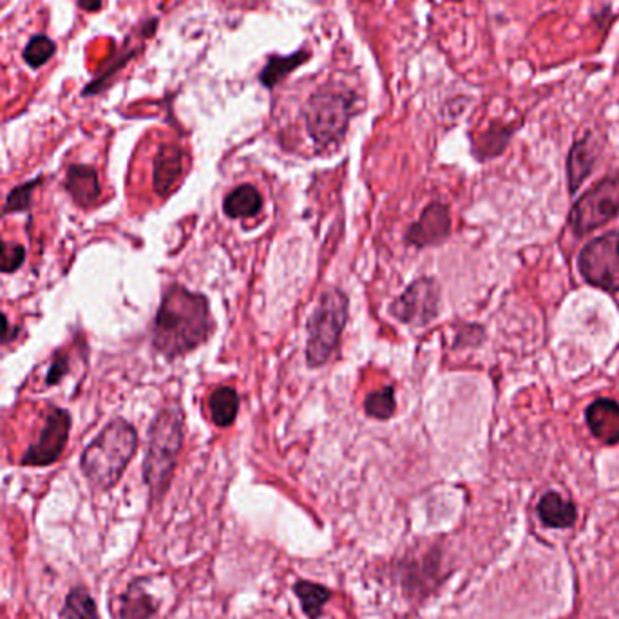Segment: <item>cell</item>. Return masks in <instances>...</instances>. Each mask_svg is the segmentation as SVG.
I'll return each instance as SVG.
<instances>
[{
	"label": "cell",
	"instance_id": "cell-1",
	"mask_svg": "<svg viewBox=\"0 0 619 619\" xmlns=\"http://www.w3.org/2000/svg\"><path fill=\"white\" fill-rule=\"evenodd\" d=\"M209 334V301L185 286H171L154 319V348L172 359L196 350Z\"/></svg>",
	"mask_w": 619,
	"mask_h": 619
},
{
	"label": "cell",
	"instance_id": "cell-2",
	"mask_svg": "<svg viewBox=\"0 0 619 619\" xmlns=\"http://www.w3.org/2000/svg\"><path fill=\"white\" fill-rule=\"evenodd\" d=\"M138 449V433L124 419L111 420L82 453L80 467L100 491H109L124 477Z\"/></svg>",
	"mask_w": 619,
	"mask_h": 619
},
{
	"label": "cell",
	"instance_id": "cell-3",
	"mask_svg": "<svg viewBox=\"0 0 619 619\" xmlns=\"http://www.w3.org/2000/svg\"><path fill=\"white\" fill-rule=\"evenodd\" d=\"M181 444L183 413L178 408L160 411L149 429V446L143 460V480L153 504H160L169 491Z\"/></svg>",
	"mask_w": 619,
	"mask_h": 619
},
{
	"label": "cell",
	"instance_id": "cell-4",
	"mask_svg": "<svg viewBox=\"0 0 619 619\" xmlns=\"http://www.w3.org/2000/svg\"><path fill=\"white\" fill-rule=\"evenodd\" d=\"M355 111V95L343 87H323L305 105L306 131L317 147L341 142Z\"/></svg>",
	"mask_w": 619,
	"mask_h": 619
},
{
	"label": "cell",
	"instance_id": "cell-5",
	"mask_svg": "<svg viewBox=\"0 0 619 619\" xmlns=\"http://www.w3.org/2000/svg\"><path fill=\"white\" fill-rule=\"evenodd\" d=\"M348 319V297L341 290H328L310 319L306 362L312 368L323 366L332 357Z\"/></svg>",
	"mask_w": 619,
	"mask_h": 619
},
{
	"label": "cell",
	"instance_id": "cell-6",
	"mask_svg": "<svg viewBox=\"0 0 619 619\" xmlns=\"http://www.w3.org/2000/svg\"><path fill=\"white\" fill-rule=\"evenodd\" d=\"M580 272L592 286L618 292L619 230L594 239L581 250Z\"/></svg>",
	"mask_w": 619,
	"mask_h": 619
},
{
	"label": "cell",
	"instance_id": "cell-7",
	"mask_svg": "<svg viewBox=\"0 0 619 619\" xmlns=\"http://www.w3.org/2000/svg\"><path fill=\"white\" fill-rule=\"evenodd\" d=\"M619 212V178L600 181L592 191L581 196L571 214L572 229L578 236L609 223Z\"/></svg>",
	"mask_w": 619,
	"mask_h": 619
},
{
	"label": "cell",
	"instance_id": "cell-8",
	"mask_svg": "<svg viewBox=\"0 0 619 619\" xmlns=\"http://www.w3.org/2000/svg\"><path fill=\"white\" fill-rule=\"evenodd\" d=\"M439 285L422 277L404 290L390 306V314L411 326H426L439 315Z\"/></svg>",
	"mask_w": 619,
	"mask_h": 619
},
{
	"label": "cell",
	"instance_id": "cell-9",
	"mask_svg": "<svg viewBox=\"0 0 619 619\" xmlns=\"http://www.w3.org/2000/svg\"><path fill=\"white\" fill-rule=\"evenodd\" d=\"M71 431V415L62 408L51 410L40 437L35 444H31L24 457L20 460L22 466L48 467L55 464L64 453Z\"/></svg>",
	"mask_w": 619,
	"mask_h": 619
},
{
	"label": "cell",
	"instance_id": "cell-10",
	"mask_svg": "<svg viewBox=\"0 0 619 619\" xmlns=\"http://www.w3.org/2000/svg\"><path fill=\"white\" fill-rule=\"evenodd\" d=\"M397 578L406 596L424 600L440 585L442 554L437 547L420 558L410 556L397 565Z\"/></svg>",
	"mask_w": 619,
	"mask_h": 619
},
{
	"label": "cell",
	"instance_id": "cell-11",
	"mask_svg": "<svg viewBox=\"0 0 619 619\" xmlns=\"http://www.w3.org/2000/svg\"><path fill=\"white\" fill-rule=\"evenodd\" d=\"M451 232L449 210L442 203H431L428 209L420 214L419 221L408 232V241L415 247L437 245L448 238Z\"/></svg>",
	"mask_w": 619,
	"mask_h": 619
},
{
	"label": "cell",
	"instance_id": "cell-12",
	"mask_svg": "<svg viewBox=\"0 0 619 619\" xmlns=\"http://www.w3.org/2000/svg\"><path fill=\"white\" fill-rule=\"evenodd\" d=\"M66 189L71 200L82 209L93 207L100 200L102 187L98 181V172L91 165H69L66 172Z\"/></svg>",
	"mask_w": 619,
	"mask_h": 619
},
{
	"label": "cell",
	"instance_id": "cell-13",
	"mask_svg": "<svg viewBox=\"0 0 619 619\" xmlns=\"http://www.w3.org/2000/svg\"><path fill=\"white\" fill-rule=\"evenodd\" d=\"M183 172V151L178 145L165 143L154 158L153 183L158 196H169Z\"/></svg>",
	"mask_w": 619,
	"mask_h": 619
},
{
	"label": "cell",
	"instance_id": "cell-14",
	"mask_svg": "<svg viewBox=\"0 0 619 619\" xmlns=\"http://www.w3.org/2000/svg\"><path fill=\"white\" fill-rule=\"evenodd\" d=\"M587 424L592 435L605 444L619 442V404L614 400H596L587 410Z\"/></svg>",
	"mask_w": 619,
	"mask_h": 619
},
{
	"label": "cell",
	"instance_id": "cell-15",
	"mask_svg": "<svg viewBox=\"0 0 619 619\" xmlns=\"http://www.w3.org/2000/svg\"><path fill=\"white\" fill-rule=\"evenodd\" d=\"M143 578L134 580L118 601V618L151 619L158 612V603L143 589Z\"/></svg>",
	"mask_w": 619,
	"mask_h": 619
},
{
	"label": "cell",
	"instance_id": "cell-16",
	"mask_svg": "<svg viewBox=\"0 0 619 619\" xmlns=\"http://www.w3.org/2000/svg\"><path fill=\"white\" fill-rule=\"evenodd\" d=\"M538 516L543 525L553 529H567L576 524L578 511L569 500L558 493H547L538 504Z\"/></svg>",
	"mask_w": 619,
	"mask_h": 619
},
{
	"label": "cell",
	"instance_id": "cell-17",
	"mask_svg": "<svg viewBox=\"0 0 619 619\" xmlns=\"http://www.w3.org/2000/svg\"><path fill=\"white\" fill-rule=\"evenodd\" d=\"M308 60H310V53L305 49L292 53L288 57L270 55L265 66L259 71V84L267 89H274L279 82H283L292 71H296L297 67L303 66Z\"/></svg>",
	"mask_w": 619,
	"mask_h": 619
},
{
	"label": "cell",
	"instance_id": "cell-18",
	"mask_svg": "<svg viewBox=\"0 0 619 619\" xmlns=\"http://www.w3.org/2000/svg\"><path fill=\"white\" fill-rule=\"evenodd\" d=\"M301 609L308 619H321L324 607L334 598V592L315 581L297 580L292 587Z\"/></svg>",
	"mask_w": 619,
	"mask_h": 619
},
{
	"label": "cell",
	"instance_id": "cell-19",
	"mask_svg": "<svg viewBox=\"0 0 619 619\" xmlns=\"http://www.w3.org/2000/svg\"><path fill=\"white\" fill-rule=\"evenodd\" d=\"M223 209L225 214L234 220L254 218L263 209V198L256 187L241 185L225 198Z\"/></svg>",
	"mask_w": 619,
	"mask_h": 619
},
{
	"label": "cell",
	"instance_id": "cell-20",
	"mask_svg": "<svg viewBox=\"0 0 619 619\" xmlns=\"http://www.w3.org/2000/svg\"><path fill=\"white\" fill-rule=\"evenodd\" d=\"M140 49L142 48H133V46L125 44V48L122 49L120 53H116V55H113V57L105 62L104 69L98 73V77H96L95 80H91V82L82 89V96H84V98H89V96H96L100 95V93H104L105 89L111 86L113 77H116L133 58H136V55L140 53Z\"/></svg>",
	"mask_w": 619,
	"mask_h": 619
},
{
	"label": "cell",
	"instance_id": "cell-21",
	"mask_svg": "<svg viewBox=\"0 0 619 619\" xmlns=\"http://www.w3.org/2000/svg\"><path fill=\"white\" fill-rule=\"evenodd\" d=\"M209 410L212 422L220 428H229L238 417L239 397L234 388L223 386L212 391L209 397Z\"/></svg>",
	"mask_w": 619,
	"mask_h": 619
},
{
	"label": "cell",
	"instance_id": "cell-22",
	"mask_svg": "<svg viewBox=\"0 0 619 619\" xmlns=\"http://www.w3.org/2000/svg\"><path fill=\"white\" fill-rule=\"evenodd\" d=\"M594 165V151L589 140H581L572 147L569 154V187L574 192L580 187L583 180L591 174Z\"/></svg>",
	"mask_w": 619,
	"mask_h": 619
},
{
	"label": "cell",
	"instance_id": "cell-23",
	"mask_svg": "<svg viewBox=\"0 0 619 619\" xmlns=\"http://www.w3.org/2000/svg\"><path fill=\"white\" fill-rule=\"evenodd\" d=\"M60 614L64 619H100L95 600L84 587H75L69 591Z\"/></svg>",
	"mask_w": 619,
	"mask_h": 619
},
{
	"label": "cell",
	"instance_id": "cell-24",
	"mask_svg": "<svg viewBox=\"0 0 619 619\" xmlns=\"http://www.w3.org/2000/svg\"><path fill=\"white\" fill-rule=\"evenodd\" d=\"M55 55H57V44L44 33L33 35L22 51V58L31 69H40V67L46 66Z\"/></svg>",
	"mask_w": 619,
	"mask_h": 619
},
{
	"label": "cell",
	"instance_id": "cell-25",
	"mask_svg": "<svg viewBox=\"0 0 619 619\" xmlns=\"http://www.w3.org/2000/svg\"><path fill=\"white\" fill-rule=\"evenodd\" d=\"M395 410H397V404H395V397H393V388L373 391L364 400V411L373 419H390Z\"/></svg>",
	"mask_w": 619,
	"mask_h": 619
},
{
	"label": "cell",
	"instance_id": "cell-26",
	"mask_svg": "<svg viewBox=\"0 0 619 619\" xmlns=\"http://www.w3.org/2000/svg\"><path fill=\"white\" fill-rule=\"evenodd\" d=\"M42 181L44 178L39 176V178H35V180L28 181V183H22L19 187H15L13 191L10 192V196H8V200H6V205H4V210L0 212V216H6V214H17V212H26V210L31 209V200H33V192L37 187L42 185Z\"/></svg>",
	"mask_w": 619,
	"mask_h": 619
},
{
	"label": "cell",
	"instance_id": "cell-27",
	"mask_svg": "<svg viewBox=\"0 0 619 619\" xmlns=\"http://www.w3.org/2000/svg\"><path fill=\"white\" fill-rule=\"evenodd\" d=\"M509 136L511 131L509 129H502V127H493L491 131H487L486 134H482L480 142L475 145V153L480 158H491L496 154L502 153L507 142H509Z\"/></svg>",
	"mask_w": 619,
	"mask_h": 619
},
{
	"label": "cell",
	"instance_id": "cell-28",
	"mask_svg": "<svg viewBox=\"0 0 619 619\" xmlns=\"http://www.w3.org/2000/svg\"><path fill=\"white\" fill-rule=\"evenodd\" d=\"M26 261V248L20 243L0 239V272L11 274L17 272Z\"/></svg>",
	"mask_w": 619,
	"mask_h": 619
},
{
	"label": "cell",
	"instance_id": "cell-29",
	"mask_svg": "<svg viewBox=\"0 0 619 619\" xmlns=\"http://www.w3.org/2000/svg\"><path fill=\"white\" fill-rule=\"evenodd\" d=\"M67 368H69V359H67L66 353L58 352L53 362H51V366H49L46 384L53 386V384H58V382L62 381L66 377Z\"/></svg>",
	"mask_w": 619,
	"mask_h": 619
},
{
	"label": "cell",
	"instance_id": "cell-30",
	"mask_svg": "<svg viewBox=\"0 0 619 619\" xmlns=\"http://www.w3.org/2000/svg\"><path fill=\"white\" fill-rule=\"evenodd\" d=\"M78 8L87 13H96L104 8V0H77Z\"/></svg>",
	"mask_w": 619,
	"mask_h": 619
},
{
	"label": "cell",
	"instance_id": "cell-31",
	"mask_svg": "<svg viewBox=\"0 0 619 619\" xmlns=\"http://www.w3.org/2000/svg\"><path fill=\"white\" fill-rule=\"evenodd\" d=\"M10 323L8 317L0 312V341H4L6 337H10Z\"/></svg>",
	"mask_w": 619,
	"mask_h": 619
},
{
	"label": "cell",
	"instance_id": "cell-32",
	"mask_svg": "<svg viewBox=\"0 0 619 619\" xmlns=\"http://www.w3.org/2000/svg\"><path fill=\"white\" fill-rule=\"evenodd\" d=\"M457 2H460V0H457Z\"/></svg>",
	"mask_w": 619,
	"mask_h": 619
}]
</instances>
